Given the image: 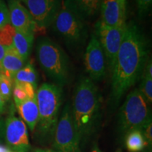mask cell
I'll use <instances>...</instances> for the list:
<instances>
[{
	"mask_svg": "<svg viewBox=\"0 0 152 152\" xmlns=\"http://www.w3.org/2000/svg\"><path fill=\"white\" fill-rule=\"evenodd\" d=\"M148 59L149 47L143 33L135 23H128L110 73L113 106L116 107L127 91L140 80Z\"/></svg>",
	"mask_w": 152,
	"mask_h": 152,
	"instance_id": "cell-1",
	"label": "cell"
},
{
	"mask_svg": "<svg viewBox=\"0 0 152 152\" xmlns=\"http://www.w3.org/2000/svg\"><path fill=\"white\" fill-rule=\"evenodd\" d=\"M102 103V95L94 82L87 76H82L75 85L71 105L81 147L92 140L99 130Z\"/></svg>",
	"mask_w": 152,
	"mask_h": 152,
	"instance_id": "cell-2",
	"label": "cell"
},
{
	"mask_svg": "<svg viewBox=\"0 0 152 152\" xmlns=\"http://www.w3.org/2000/svg\"><path fill=\"white\" fill-rule=\"evenodd\" d=\"M63 87L54 83H44L36 91L39 120L36 138L39 143H52L63 102Z\"/></svg>",
	"mask_w": 152,
	"mask_h": 152,
	"instance_id": "cell-3",
	"label": "cell"
},
{
	"mask_svg": "<svg viewBox=\"0 0 152 152\" xmlns=\"http://www.w3.org/2000/svg\"><path fill=\"white\" fill-rule=\"evenodd\" d=\"M36 56L44 73L54 84L64 87L71 79L69 58L59 45L48 37L39 39Z\"/></svg>",
	"mask_w": 152,
	"mask_h": 152,
	"instance_id": "cell-4",
	"label": "cell"
},
{
	"mask_svg": "<svg viewBox=\"0 0 152 152\" xmlns=\"http://www.w3.org/2000/svg\"><path fill=\"white\" fill-rule=\"evenodd\" d=\"M51 26L71 49H77L83 47L87 39L86 20L64 2Z\"/></svg>",
	"mask_w": 152,
	"mask_h": 152,
	"instance_id": "cell-5",
	"label": "cell"
},
{
	"mask_svg": "<svg viewBox=\"0 0 152 152\" xmlns=\"http://www.w3.org/2000/svg\"><path fill=\"white\" fill-rule=\"evenodd\" d=\"M152 121L149 104L139 89L130 92L120 109L118 125L121 135L125 136L132 130H141Z\"/></svg>",
	"mask_w": 152,
	"mask_h": 152,
	"instance_id": "cell-6",
	"label": "cell"
},
{
	"mask_svg": "<svg viewBox=\"0 0 152 152\" xmlns=\"http://www.w3.org/2000/svg\"><path fill=\"white\" fill-rule=\"evenodd\" d=\"M52 149L59 152H82L80 140L74 125L69 103L66 104L58 119Z\"/></svg>",
	"mask_w": 152,
	"mask_h": 152,
	"instance_id": "cell-7",
	"label": "cell"
},
{
	"mask_svg": "<svg viewBox=\"0 0 152 152\" xmlns=\"http://www.w3.org/2000/svg\"><path fill=\"white\" fill-rule=\"evenodd\" d=\"M125 26L116 28L109 27L102 23L100 20L95 24L94 33L99 41L105 54L108 71L110 73L123 39Z\"/></svg>",
	"mask_w": 152,
	"mask_h": 152,
	"instance_id": "cell-8",
	"label": "cell"
},
{
	"mask_svg": "<svg viewBox=\"0 0 152 152\" xmlns=\"http://www.w3.org/2000/svg\"><path fill=\"white\" fill-rule=\"evenodd\" d=\"M64 0H20L33 17L37 31L51 26Z\"/></svg>",
	"mask_w": 152,
	"mask_h": 152,
	"instance_id": "cell-9",
	"label": "cell"
},
{
	"mask_svg": "<svg viewBox=\"0 0 152 152\" xmlns=\"http://www.w3.org/2000/svg\"><path fill=\"white\" fill-rule=\"evenodd\" d=\"M85 69L92 81H100L106 77L108 71L104 52L97 37L92 33L84 56Z\"/></svg>",
	"mask_w": 152,
	"mask_h": 152,
	"instance_id": "cell-10",
	"label": "cell"
},
{
	"mask_svg": "<svg viewBox=\"0 0 152 152\" xmlns=\"http://www.w3.org/2000/svg\"><path fill=\"white\" fill-rule=\"evenodd\" d=\"M4 140L7 147L14 152H30L28 128L22 119L15 116L11 110L5 121Z\"/></svg>",
	"mask_w": 152,
	"mask_h": 152,
	"instance_id": "cell-11",
	"label": "cell"
},
{
	"mask_svg": "<svg viewBox=\"0 0 152 152\" xmlns=\"http://www.w3.org/2000/svg\"><path fill=\"white\" fill-rule=\"evenodd\" d=\"M7 7L10 24L16 30L31 34L37 32V27L31 14L19 0H9Z\"/></svg>",
	"mask_w": 152,
	"mask_h": 152,
	"instance_id": "cell-12",
	"label": "cell"
},
{
	"mask_svg": "<svg viewBox=\"0 0 152 152\" xmlns=\"http://www.w3.org/2000/svg\"><path fill=\"white\" fill-rule=\"evenodd\" d=\"M100 21L109 27H125L126 26V10L118 0H102L100 5Z\"/></svg>",
	"mask_w": 152,
	"mask_h": 152,
	"instance_id": "cell-13",
	"label": "cell"
},
{
	"mask_svg": "<svg viewBox=\"0 0 152 152\" xmlns=\"http://www.w3.org/2000/svg\"><path fill=\"white\" fill-rule=\"evenodd\" d=\"M26 62L14 46L8 47L1 63V73L14 80L15 75L26 65Z\"/></svg>",
	"mask_w": 152,
	"mask_h": 152,
	"instance_id": "cell-14",
	"label": "cell"
},
{
	"mask_svg": "<svg viewBox=\"0 0 152 152\" xmlns=\"http://www.w3.org/2000/svg\"><path fill=\"white\" fill-rule=\"evenodd\" d=\"M64 2L87 21L98 14L102 0H64Z\"/></svg>",
	"mask_w": 152,
	"mask_h": 152,
	"instance_id": "cell-15",
	"label": "cell"
},
{
	"mask_svg": "<svg viewBox=\"0 0 152 152\" xmlns=\"http://www.w3.org/2000/svg\"><path fill=\"white\" fill-rule=\"evenodd\" d=\"M19 115L31 132H33L39 120V111L36 97L16 104Z\"/></svg>",
	"mask_w": 152,
	"mask_h": 152,
	"instance_id": "cell-16",
	"label": "cell"
},
{
	"mask_svg": "<svg viewBox=\"0 0 152 152\" xmlns=\"http://www.w3.org/2000/svg\"><path fill=\"white\" fill-rule=\"evenodd\" d=\"M35 34L23 33L16 30L13 46L25 61L29 58L34 43Z\"/></svg>",
	"mask_w": 152,
	"mask_h": 152,
	"instance_id": "cell-17",
	"label": "cell"
},
{
	"mask_svg": "<svg viewBox=\"0 0 152 152\" xmlns=\"http://www.w3.org/2000/svg\"><path fill=\"white\" fill-rule=\"evenodd\" d=\"M142 82L139 90L149 104L152 102V61L149 58L142 75Z\"/></svg>",
	"mask_w": 152,
	"mask_h": 152,
	"instance_id": "cell-18",
	"label": "cell"
},
{
	"mask_svg": "<svg viewBox=\"0 0 152 152\" xmlns=\"http://www.w3.org/2000/svg\"><path fill=\"white\" fill-rule=\"evenodd\" d=\"M37 89L29 83H14L12 95L15 104L21 103L25 101L36 97Z\"/></svg>",
	"mask_w": 152,
	"mask_h": 152,
	"instance_id": "cell-19",
	"label": "cell"
},
{
	"mask_svg": "<svg viewBox=\"0 0 152 152\" xmlns=\"http://www.w3.org/2000/svg\"><path fill=\"white\" fill-rule=\"evenodd\" d=\"M125 146L130 152H140L148 147V144L140 130H132L125 135Z\"/></svg>",
	"mask_w": 152,
	"mask_h": 152,
	"instance_id": "cell-20",
	"label": "cell"
},
{
	"mask_svg": "<svg viewBox=\"0 0 152 152\" xmlns=\"http://www.w3.org/2000/svg\"><path fill=\"white\" fill-rule=\"evenodd\" d=\"M37 73L31 63L25 65L20 71L17 72L14 77V83H29L37 89Z\"/></svg>",
	"mask_w": 152,
	"mask_h": 152,
	"instance_id": "cell-21",
	"label": "cell"
},
{
	"mask_svg": "<svg viewBox=\"0 0 152 152\" xmlns=\"http://www.w3.org/2000/svg\"><path fill=\"white\" fill-rule=\"evenodd\" d=\"M14 81L9 77L0 73V94L5 102L10 101L12 96Z\"/></svg>",
	"mask_w": 152,
	"mask_h": 152,
	"instance_id": "cell-22",
	"label": "cell"
},
{
	"mask_svg": "<svg viewBox=\"0 0 152 152\" xmlns=\"http://www.w3.org/2000/svg\"><path fill=\"white\" fill-rule=\"evenodd\" d=\"M15 33L16 29L10 23L6 25L0 29V43L6 48L13 46Z\"/></svg>",
	"mask_w": 152,
	"mask_h": 152,
	"instance_id": "cell-23",
	"label": "cell"
},
{
	"mask_svg": "<svg viewBox=\"0 0 152 152\" xmlns=\"http://www.w3.org/2000/svg\"><path fill=\"white\" fill-rule=\"evenodd\" d=\"M137 8L139 16L144 18L151 11L152 0H136Z\"/></svg>",
	"mask_w": 152,
	"mask_h": 152,
	"instance_id": "cell-24",
	"label": "cell"
},
{
	"mask_svg": "<svg viewBox=\"0 0 152 152\" xmlns=\"http://www.w3.org/2000/svg\"><path fill=\"white\" fill-rule=\"evenodd\" d=\"M10 23L9 9L3 0L0 1V29L6 25Z\"/></svg>",
	"mask_w": 152,
	"mask_h": 152,
	"instance_id": "cell-25",
	"label": "cell"
},
{
	"mask_svg": "<svg viewBox=\"0 0 152 152\" xmlns=\"http://www.w3.org/2000/svg\"><path fill=\"white\" fill-rule=\"evenodd\" d=\"M144 139L148 144V147L151 148L152 144V121H150L147 125H144L141 130Z\"/></svg>",
	"mask_w": 152,
	"mask_h": 152,
	"instance_id": "cell-26",
	"label": "cell"
},
{
	"mask_svg": "<svg viewBox=\"0 0 152 152\" xmlns=\"http://www.w3.org/2000/svg\"><path fill=\"white\" fill-rule=\"evenodd\" d=\"M4 126L5 121H4L0 114V142L2 141V140L4 139Z\"/></svg>",
	"mask_w": 152,
	"mask_h": 152,
	"instance_id": "cell-27",
	"label": "cell"
},
{
	"mask_svg": "<svg viewBox=\"0 0 152 152\" xmlns=\"http://www.w3.org/2000/svg\"><path fill=\"white\" fill-rule=\"evenodd\" d=\"M33 152H59L54 149H48V148H37L34 149Z\"/></svg>",
	"mask_w": 152,
	"mask_h": 152,
	"instance_id": "cell-28",
	"label": "cell"
},
{
	"mask_svg": "<svg viewBox=\"0 0 152 152\" xmlns=\"http://www.w3.org/2000/svg\"><path fill=\"white\" fill-rule=\"evenodd\" d=\"M6 50H7V48L5 47H4L1 43H0V69H1V61H2L4 56L5 55Z\"/></svg>",
	"mask_w": 152,
	"mask_h": 152,
	"instance_id": "cell-29",
	"label": "cell"
},
{
	"mask_svg": "<svg viewBox=\"0 0 152 152\" xmlns=\"http://www.w3.org/2000/svg\"><path fill=\"white\" fill-rule=\"evenodd\" d=\"M6 108V102L4 100L2 96L0 94V114L3 113L5 111Z\"/></svg>",
	"mask_w": 152,
	"mask_h": 152,
	"instance_id": "cell-30",
	"label": "cell"
},
{
	"mask_svg": "<svg viewBox=\"0 0 152 152\" xmlns=\"http://www.w3.org/2000/svg\"><path fill=\"white\" fill-rule=\"evenodd\" d=\"M11 151V150L8 147H6V146H3L0 144V152H9Z\"/></svg>",
	"mask_w": 152,
	"mask_h": 152,
	"instance_id": "cell-31",
	"label": "cell"
},
{
	"mask_svg": "<svg viewBox=\"0 0 152 152\" xmlns=\"http://www.w3.org/2000/svg\"><path fill=\"white\" fill-rule=\"evenodd\" d=\"M120 5L121 6V7L124 9V10H126V0H118Z\"/></svg>",
	"mask_w": 152,
	"mask_h": 152,
	"instance_id": "cell-32",
	"label": "cell"
},
{
	"mask_svg": "<svg viewBox=\"0 0 152 152\" xmlns=\"http://www.w3.org/2000/svg\"><path fill=\"white\" fill-rule=\"evenodd\" d=\"M90 152H102V151H101L100 149L98 147V146L96 145V144H94V145L93 146V147L92 148V150H91Z\"/></svg>",
	"mask_w": 152,
	"mask_h": 152,
	"instance_id": "cell-33",
	"label": "cell"
},
{
	"mask_svg": "<svg viewBox=\"0 0 152 152\" xmlns=\"http://www.w3.org/2000/svg\"><path fill=\"white\" fill-rule=\"evenodd\" d=\"M117 152H121V151H120V150H118V151H117Z\"/></svg>",
	"mask_w": 152,
	"mask_h": 152,
	"instance_id": "cell-34",
	"label": "cell"
},
{
	"mask_svg": "<svg viewBox=\"0 0 152 152\" xmlns=\"http://www.w3.org/2000/svg\"><path fill=\"white\" fill-rule=\"evenodd\" d=\"M0 73H1V69H0Z\"/></svg>",
	"mask_w": 152,
	"mask_h": 152,
	"instance_id": "cell-35",
	"label": "cell"
},
{
	"mask_svg": "<svg viewBox=\"0 0 152 152\" xmlns=\"http://www.w3.org/2000/svg\"><path fill=\"white\" fill-rule=\"evenodd\" d=\"M9 152H14V151H9Z\"/></svg>",
	"mask_w": 152,
	"mask_h": 152,
	"instance_id": "cell-36",
	"label": "cell"
},
{
	"mask_svg": "<svg viewBox=\"0 0 152 152\" xmlns=\"http://www.w3.org/2000/svg\"><path fill=\"white\" fill-rule=\"evenodd\" d=\"M0 1H1V0H0Z\"/></svg>",
	"mask_w": 152,
	"mask_h": 152,
	"instance_id": "cell-37",
	"label": "cell"
},
{
	"mask_svg": "<svg viewBox=\"0 0 152 152\" xmlns=\"http://www.w3.org/2000/svg\"><path fill=\"white\" fill-rule=\"evenodd\" d=\"M19 1H20V0H19Z\"/></svg>",
	"mask_w": 152,
	"mask_h": 152,
	"instance_id": "cell-38",
	"label": "cell"
}]
</instances>
